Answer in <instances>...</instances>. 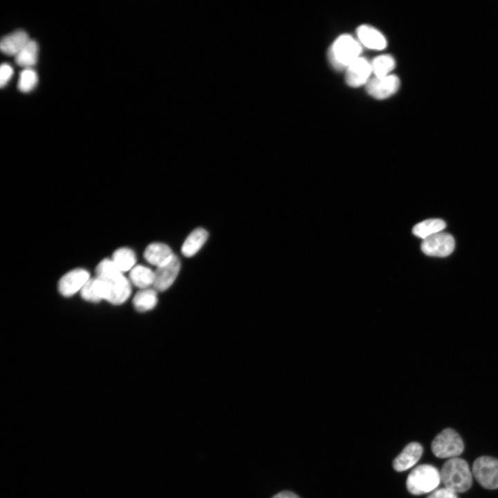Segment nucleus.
Here are the masks:
<instances>
[{"label": "nucleus", "mask_w": 498, "mask_h": 498, "mask_svg": "<svg viewBox=\"0 0 498 498\" xmlns=\"http://www.w3.org/2000/svg\"><path fill=\"white\" fill-rule=\"evenodd\" d=\"M181 270V261L175 255L168 263L154 270L153 288L158 292L167 290L174 284Z\"/></svg>", "instance_id": "nucleus-9"}, {"label": "nucleus", "mask_w": 498, "mask_h": 498, "mask_svg": "<svg viewBox=\"0 0 498 498\" xmlns=\"http://www.w3.org/2000/svg\"><path fill=\"white\" fill-rule=\"evenodd\" d=\"M154 277V270L148 266L138 264L129 271V279L132 285L145 289L153 288Z\"/></svg>", "instance_id": "nucleus-19"}, {"label": "nucleus", "mask_w": 498, "mask_h": 498, "mask_svg": "<svg viewBox=\"0 0 498 498\" xmlns=\"http://www.w3.org/2000/svg\"><path fill=\"white\" fill-rule=\"evenodd\" d=\"M111 259L122 273L130 271L136 264V255L133 250L128 247L116 249Z\"/></svg>", "instance_id": "nucleus-20"}, {"label": "nucleus", "mask_w": 498, "mask_h": 498, "mask_svg": "<svg viewBox=\"0 0 498 498\" xmlns=\"http://www.w3.org/2000/svg\"><path fill=\"white\" fill-rule=\"evenodd\" d=\"M472 474L483 488H498V459L483 456L477 458L472 465Z\"/></svg>", "instance_id": "nucleus-5"}, {"label": "nucleus", "mask_w": 498, "mask_h": 498, "mask_svg": "<svg viewBox=\"0 0 498 498\" xmlns=\"http://www.w3.org/2000/svg\"><path fill=\"white\" fill-rule=\"evenodd\" d=\"M356 32L361 43L369 48L381 50L387 46L382 34L370 26L362 25L357 28Z\"/></svg>", "instance_id": "nucleus-16"}, {"label": "nucleus", "mask_w": 498, "mask_h": 498, "mask_svg": "<svg viewBox=\"0 0 498 498\" xmlns=\"http://www.w3.org/2000/svg\"><path fill=\"white\" fill-rule=\"evenodd\" d=\"M107 284L106 301L113 304H124L131 296V283L124 274L116 279L105 280Z\"/></svg>", "instance_id": "nucleus-10"}, {"label": "nucleus", "mask_w": 498, "mask_h": 498, "mask_svg": "<svg viewBox=\"0 0 498 498\" xmlns=\"http://www.w3.org/2000/svg\"><path fill=\"white\" fill-rule=\"evenodd\" d=\"M440 475L445 487L456 493L467 491L472 483L468 463L458 457L446 461L441 468Z\"/></svg>", "instance_id": "nucleus-1"}, {"label": "nucleus", "mask_w": 498, "mask_h": 498, "mask_svg": "<svg viewBox=\"0 0 498 498\" xmlns=\"http://www.w3.org/2000/svg\"><path fill=\"white\" fill-rule=\"evenodd\" d=\"M30 40L26 32L17 30L1 39L0 48L4 54L15 56Z\"/></svg>", "instance_id": "nucleus-15"}, {"label": "nucleus", "mask_w": 498, "mask_h": 498, "mask_svg": "<svg viewBox=\"0 0 498 498\" xmlns=\"http://www.w3.org/2000/svg\"><path fill=\"white\" fill-rule=\"evenodd\" d=\"M445 225V221L441 219H427L415 225L412 229V232L416 237L425 239L442 232Z\"/></svg>", "instance_id": "nucleus-21"}, {"label": "nucleus", "mask_w": 498, "mask_h": 498, "mask_svg": "<svg viewBox=\"0 0 498 498\" xmlns=\"http://www.w3.org/2000/svg\"><path fill=\"white\" fill-rule=\"evenodd\" d=\"M395 64L394 59L391 55H379L371 63V71L376 77H385L394 68Z\"/></svg>", "instance_id": "nucleus-24"}, {"label": "nucleus", "mask_w": 498, "mask_h": 498, "mask_svg": "<svg viewBox=\"0 0 498 498\" xmlns=\"http://www.w3.org/2000/svg\"><path fill=\"white\" fill-rule=\"evenodd\" d=\"M423 453L422 445L417 442L407 444L393 461L394 468L398 472L407 470L414 466Z\"/></svg>", "instance_id": "nucleus-13"}, {"label": "nucleus", "mask_w": 498, "mask_h": 498, "mask_svg": "<svg viewBox=\"0 0 498 498\" xmlns=\"http://www.w3.org/2000/svg\"><path fill=\"white\" fill-rule=\"evenodd\" d=\"M38 82L37 74L31 68H24L19 74L18 89L21 92H29L32 91Z\"/></svg>", "instance_id": "nucleus-25"}, {"label": "nucleus", "mask_w": 498, "mask_h": 498, "mask_svg": "<svg viewBox=\"0 0 498 498\" xmlns=\"http://www.w3.org/2000/svg\"><path fill=\"white\" fill-rule=\"evenodd\" d=\"M158 299V291L154 288L140 289L133 298V306L138 312H148L156 306Z\"/></svg>", "instance_id": "nucleus-18"}, {"label": "nucleus", "mask_w": 498, "mask_h": 498, "mask_svg": "<svg viewBox=\"0 0 498 498\" xmlns=\"http://www.w3.org/2000/svg\"><path fill=\"white\" fill-rule=\"evenodd\" d=\"M400 86V80L395 75L374 77L366 83L367 93L376 99H385L394 94Z\"/></svg>", "instance_id": "nucleus-8"}, {"label": "nucleus", "mask_w": 498, "mask_h": 498, "mask_svg": "<svg viewBox=\"0 0 498 498\" xmlns=\"http://www.w3.org/2000/svg\"><path fill=\"white\" fill-rule=\"evenodd\" d=\"M427 498H458V496L456 492L445 487L434 490Z\"/></svg>", "instance_id": "nucleus-27"}, {"label": "nucleus", "mask_w": 498, "mask_h": 498, "mask_svg": "<svg viewBox=\"0 0 498 498\" xmlns=\"http://www.w3.org/2000/svg\"><path fill=\"white\" fill-rule=\"evenodd\" d=\"M38 46L35 41L30 39L15 56L16 63L26 68H31L37 61Z\"/></svg>", "instance_id": "nucleus-22"}, {"label": "nucleus", "mask_w": 498, "mask_h": 498, "mask_svg": "<svg viewBox=\"0 0 498 498\" xmlns=\"http://www.w3.org/2000/svg\"><path fill=\"white\" fill-rule=\"evenodd\" d=\"M371 72V63L359 57L346 68V82L351 87L360 86L368 82Z\"/></svg>", "instance_id": "nucleus-11"}, {"label": "nucleus", "mask_w": 498, "mask_h": 498, "mask_svg": "<svg viewBox=\"0 0 498 498\" xmlns=\"http://www.w3.org/2000/svg\"><path fill=\"white\" fill-rule=\"evenodd\" d=\"M421 248L428 256L447 257L454 250V239L450 234L440 232L423 239Z\"/></svg>", "instance_id": "nucleus-6"}, {"label": "nucleus", "mask_w": 498, "mask_h": 498, "mask_svg": "<svg viewBox=\"0 0 498 498\" xmlns=\"http://www.w3.org/2000/svg\"><path fill=\"white\" fill-rule=\"evenodd\" d=\"M89 272L83 268H76L65 273L59 279L57 290L61 295L69 297L81 290L90 279Z\"/></svg>", "instance_id": "nucleus-7"}, {"label": "nucleus", "mask_w": 498, "mask_h": 498, "mask_svg": "<svg viewBox=\"0 0 498 498\" xmlns=\"http://www.w3.org/2000/svg\"><path fill=\"white\" fill-rule=\"evenodd\" d=\"M433 454L439 458H455L463 451L464 445L459 434L446 428L436 436L431 444Z\"/></svg>", "instance_id": "nucleus-4"}, {"label": "nucleus", "mask_w": 498, "mask_h": 498, "mask_svg": "<svg viewBox=\"0 0 498 498\" xmlns=\"http://www.w3.org/2000/svg\"><path fill=\"white\" fill-rule=\"evenodd\" d=\"M174 255L172 249L166 243L161 242L149 243L143 253L146 261L156 268L170 261Z\"/></svg>", "instance_id": "nucleus-12"}, {"label": "nucleus", "mask_w": 498, "mask_h": 498, "mask_svg": "<svg viewBox=\"0 0 498 498\" xmlns=\"http://www.w3.org/2000/svg\"><path fill=\"white\" fill-rule=\"evenodd\" d=\"M107 284L105 280L91 277L80 291L82 298L89 302L98 303L106 300Z\"/></svg>", "instance_id": "nucleus-14"}, {"label": "nucleus", "mask_w": 498, "mask_h": 498, "mask_svg": "<svg viewBox=\"0 0 498 498\" xmlns=\"http://www.w3.org/2000/svg\"><path fill=\"white\" fill-rule=\"evenodd\" d=\"M96 277L104 280H111L123 275L111 258L101 260L95 268Z\"/></svg>", "instance_id": "nucleus-23"}, {"label": "nucleus", "mask_w": 498, "mask_h": 498, "mask_svg": "<svg viewBox=\"0 0 498 498\" xmlns=\"http://www.w3.org/2000/svg\"><path fill=\"white\" fill-rule=\"evenodd\" d=\"M271 498H299L296 494L290 491H282L275 495Z\"/></svg>", "instance_id": "nucleus-28"}, {"label": "nucleus", "mask_w": 498, "mask_h": 498, "mask_svg": "<svg viewBox=\"0 0 498 498\" xmlns=\"http://www.w3.org/2000/svg\"><path fill=\"white\" fill-rule=\"evenodd\" d=\"M13 73V69L10 65L4 63L2 64L0 68V85L3 87L10 80Z\"/></svg>", "instance_id": "nucleus-26"}, {"label": "nucleus", "mask_w": 498, "mask_h": 498, "mask_svg": "<svg viewBox=\"0 0 498 498\" xmlns=\"http://www.w3.org/2000/svg\"><path fill=\"white\" fill-rule=\"evenodd\" d=\"M208 238V231L203 228L192 230L184 241L181 246V253L186 257L195 255Z\"/></svg>", "instance_id": "nucleus-17"}, {"label": "nucleus", "mask_w": 498, "mask_h": 498, "mask_svg": "<svg viewBox=\"0 0 498 498\" xmlns=\"http://www.w3.org/2000/svg\"><path fill=\"white\" fill-rule=\"evenodd\" d=\"M362 51L360 44L349 35H342L333 43L328 52L329 59L337 70L345 69L358 58Z\"/></svg>", "instance_id": "nucleus-2"}, {"label": "nucleus", "mask_w": 498, "mask_h": 498, "mask_svg": "<svg viewBox=\"0 0 498 498\" xmlns=\"http://www.w3.org/2000/svg\"><path fill=\"white\" fill-rule=\"evenodd\" d=\"M441 481L439 470L433 465L423 464L416 467L409 474L406 486L408 491L415 495L432 492Z\"/></svg>", "instance_id": "nucleus-3"}]
</instances>
